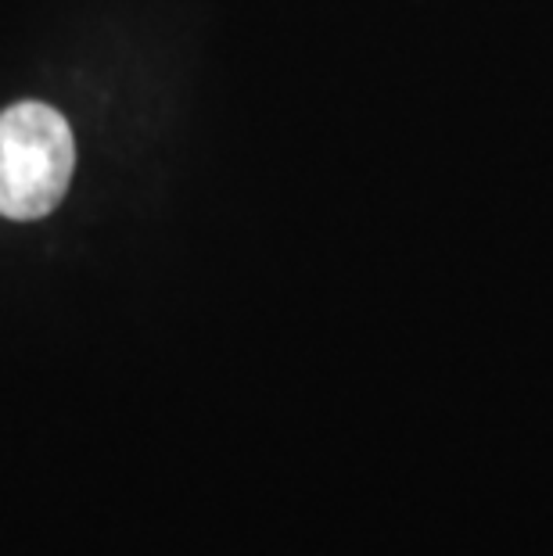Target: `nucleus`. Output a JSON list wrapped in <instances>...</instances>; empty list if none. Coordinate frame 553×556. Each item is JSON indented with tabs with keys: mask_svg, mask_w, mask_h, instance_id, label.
<instances>
[{
	"mask_svg": "<svg viewBox=\"0 0 553 556\" xmlns=\"http://www.w3.org/2000/svg\"><path fill=\"white\" fill-rule=\"evenodd\" d=\"M76 140L65 115L26 101L0 112V216L43 219L65 198Z\"/></svg>",
	"mask_w": 553,
	"mask_h": 556,
	"instance_id": "f257e3e1",
	"label": "nucleus"
}]
</instances>
